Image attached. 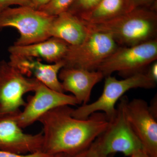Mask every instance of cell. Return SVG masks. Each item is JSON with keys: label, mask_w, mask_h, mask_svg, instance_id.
I'll return each mask as SVG.
<instances>
[{"label": "cell", "mask_w": 157, "mask_h": 157, "mask_svg": "<svg viewBox=\"0 0 157 157\" xmlns=\"http://www.w3.org/2000/svg\"><path fill=\"white\" fill-rule=\"evenodd\" d=\"M70 106L56 107L39 120L43 128L42 151L75 157L88 148L105 130L109 121L104 113H94L85 119L73 117Z\"/></svg>", "instance_id": "6da1fadb"}, {"label": "cell", "mask_w": 157, "mask_h": 157, "mask_svg": "<svg viewBox=\"0 0 157 157\" xmlns=\"http://www.w3.org/2000/svg\"><path fill=\"white\" fill-rule=\"evenodd\" d=\"M85 22L92 30L110 35L119 46H134L157 39V9L140 8L103 22Z\"/></svg>", "instance_id": "7a4b0ae2"}, {"label": "cell", "mask_w": 157, "mask_h": 157, "mask_svg": "<svg viewBox=\"0 0 157 157\" xmlns=\"http://www.w3.org/2000/svg\"><path fill=\"white\" fill-rule=\"evenodd\" d=\"M156 83L148 77L146 73H136L122 80L117 79L111 75L107 76L103 92L98 100L91 104L82 105L77 109H73L72 115L76 118L85 119L94 113L101 112L110 121L116 113L117 102L125 93L137 88H154Z\"/></svg>", "instance_id": "3957f363"}, {"label": "cell", "mask_w": 157, "mask_h": 157, "mask_svg": "<svg viewBox=\"0 0 157 157\" xmlns=\"http://www.w3.org/2000/svg\"><path fill=\"white\" fill-rule=\"evenodd\" d=\"M54 17L28 6L9 7L0 12V30L16 29L20 37L14 45H30L50 38L49 29Z\"/></svg>", "instance_id": "277c9868"}, {"label": "cell", "mask_w": 157, "mask_h": 157, "mask_svg": "<svg viewBox=\"0 0 157 157\" xmlns=\"http://www.w3.org/2000/svg\"><path fill=\"white\" fill-rule=\"evenodd\" d=\"M143 149L142 144L126 119L120 102L115 116L109 121L107 128L86 151L91 153L106 155L120 152L130 156L135 152Z\"/></svg>", "instance_id": "5b68a950"}, {"label": "cell", "mask_w": 157, "mask_h": 157, "mask_svg": "<svg viewBox=\"0 0 157 157\" xmlns=\"http://www.w3.org/2000/svg\"><path fill=\"white\" fill-rule=\"evenodd\" d=\"M157 59V39L132 46H119L101 63L98 70L104 77L114 72L128 77L144 70Z\"/></svg>", "instance_id": "8992f818"}, {"label": "cell", "mask_w": 157, "mask_h": 157, "mask_svg": "<svg viewBox=\"0 0 157 157\" xmlns=\"http://www.w3.org/2000/svg\"><path fill=\"white\" fill-rule=\"evenodd\" d=\"M119 47L109 34L89 29L83 42L76 45H69L62 60L64 67L97 70L101 63Z\"/></svg>", "instance_id": "52a82bcc"}, {"label": "cell", "mask_w": 157, "mask_h": 157, "mask_svg": "<svg viewBox=\"0 0 157 157\" xmlns=\"http://www.w3.org/2000/svg\"><path fill=\"white\" fill-rule=\"evenodd\" d=\"M40 82L23 74L9 62H0V116L14 115L25 106L24 96L34 92Z\"/></svg>", "instance_id": "ba28073f"}, {"label": "cell", "mask_w": 157, "mask_h": 157, "mask_svg": "<svg viewBox=\"0 0 157 157\" xmlns=\"http://www.w3.org/2000/svg\"><path fill=\"white\" fill-rule=\"evenodd\" d=\"M120 100L126 119L144 149L151 157H157V114L142 99L129 101L123 96Z\"/></svg>", "instance_id": "9c48e42d"}, {"label": "cell", "mask_w": 157, "mask_h": 157, "mask_svg": "<svg viewBox=\"0 0 157 157\" xmlns=\"http://www.w3.org/2000/svg\"><path fill=\"white\" fill-rule=\"evenodd\" d=\"M29 96L22 111L14 115L21 128H26L51 109L63 106H75L78 101L73 95H67L49 88L40 82Z\"/></svg>", "instance_id": "30bf717a"}, {"label": "cell", "mask_w": 157, "mask_h": 157, "mask_svg": "<svg viewBox=\"0 0 157 157\" xmlns=\"http://www.w3.org/2000/svg\"><path fill=\"white\" fill-rule=\"evenodd\" d=\"M22 129L14 115L0 116V150L20 154L42 151V132L32 135Z\"/></svg>", "instance_id": "8fae6325"}, {"label": "cell", "mask_w": 157, "mask_h": 157, "mask_svg": "<svg viewBox=\"0 0 157 157\" xmlns=\"http://www.w3.org/2000/svg\"><path fill=\"white\" fill-rule=\"evenodd\" d=\"M58 77L64 92H70L78 104H87L93 88L104 78L99 70L90 71L79 68L63 67Z\"/></svg>", "instance_id": "7c38bea8"}, {"label": "cell", "mask_w": 157, "mask_h": 157, "mask_svg": "<svg viewBox=\"0 0 157 157\" xmlns=\"http://www.w3.org/2000/svg\"><path fill=\"white\" fill-rule=\"evenodd\" d=\"M9 63L25 76H33L51 89L64 93L58 77L60 70L64 67L63 61L46 64L33 58L10 55Z\"/></svg>", "instance_id": "4fadbf2b"}, {"label": "cell", "mask_w": 157, "mask_h": 157, "mask_svg": "<svg viewBox=\"0 0 157 157\" xmlns=\"http://www.w3.org/2000/svg\"><path fill=\"white\" fill-rule=\"evenodd\" d=\"M69 44L61 39H49L30 45H13L9 48L10 55L33 58H41L50 63H56L63 59L67 52Z\"/></svg>", "instance_id": "5bb4252c"}, {"label": "cell", "mask_w": 157, "mask_h": 157, "mask_svg": "<svg viewBox=\"0 0 157 157\" xmlns=\"http://www.w3.org/2000/svg\"><path fill=\"white\" fill-rule=\"evenodd\" d=\"M89 32V29L82 20L68 11L55 16L49 29L50 38L61 39L70 45L80 44Z\"/></svg>", "instance_id": "9a60e30c"}, {"label": "cell", "mask_w": 157, "mask_h": 157, "mask_svg": "<svg viewBox=\"0 0 157 157\" xmlns=\"http://www.w3.org/2000/svg\"><path fill=\"white\" fill-rule=\"evenodd\" d=\"M126 13V0H102L92 11L80 18L87 23H97Z\"/></svg>", "instance_id": "2e32d148"}, {"label": "cell", "mask_w": 157, "mask_h": 157, "mask_svg": "<svg viewBox=\"0 0 157 157\" xmlns=\"http://www.w3.org/2000/svg\"><path fill=\"white\" fill-rule=\"evenodd\" d=\"M101 1L102 0H75L67 11L81 18L92 11Z\"/></svg>", "instance_id": "e0dca14e"}, {"label": "cell", "mask_w": 157, "mask_h": 157, "mask_svg": "<svg viewBox=\"0 0 157 157\" xmlns=\"http://www.w3.org/2000/svg\"><path fill=\"white\" fill-rule=\"evenodd\" d=\"M75 0H50L39 10L50 16H56L68 11Z\"/></svg>", "instance_id": "ac0fdd59"}, {"label": "cell", "mask_w": 157, "mask_h": 157, "mask_svg": "<svg viewBox=\"0 0 157 157\" xmlns=\"http://www.w3.org/2000/svg\"><path fill=\"white\" fill-rule=\"evenodd\" d=\"M127 12L140 8L157 9V0H126Z\"/></svg>", "instance_id": "d6986e66"}, {"label": "cell", "mask_w": 157, "mask_h": 157, "mask_svg": "<svg viewBox=\"0 0 157 157\" xmlns=\"http://www.w3.org/2000/svg\"><path fill=\"white\" fill-rule=\"evenodd\" d=\"M13 5L28 6L33 8L31 0H0V12Z\"/></svg>", "instance_id": "ffe728a7"}, {"label": "cell", "mask_w": 157, "mask_h": 157, "mask_svg": "<svg viewBox=\"0 0 157 157\" xmlns=\"http://www.w3.org/2000/svg\"><path fill=\"white\" fill-rule=\"evenodd\" d=\"M53 155L47 154L42 151L27 154H20L11 152L0 150V157H52Z\"/></svg>", "instance_id": "44dd1931"}, {"label": "cell", "mask_w": 157, "mask_h": 157, "mask_svg": "<svg viewBox=\"0 0 157 157\" xmlns=\"http://www.w3.org/2000/svg\"><path fill=\"white\" fill-rule=\"evenodd\" d=\"M151 80L154 81L156 83L157 82V62L156 61L153 62L149 68L148 71L146 73Z\"/></svg>", "instance_id": "7402d4cb"}, {"label": "cell", "mask_w": 157, "mask_h": 157, "mask_svg": "<svg viewBox=\"0 0 157 157\" xmlns=\"http://www.w3.org/2000/svg\"><path fill=\"white\" fill-rule=\"evenodd\" d=\"M50 0H31L33 8L39 10L50 2Z\"/></svg>", "instance_id": "603a6c76"}, {"label": "cell", "mask_w": 157, "mask_h": 157, "mask_svg": "<svg viewBox=\"0 0 157 157\" xmlns=\"http://www.w3.org/2000/svg\"><path fill=\"white\" fill-rule=\"evenodd\" d=\"M113 155H104L96 154L91 153L85 150L75 157H113Z\"/></svg>", "instance_id": "cb8c5ba5"}, {"label": "cell", "mask_w": 157, "mask_h": 157, "mask_svg": "<svg viewBox=\"0 0 157 157\" xmlns=\"http://www.w3.org/2000/svg\"><path fill=\"white\" fill-rule=\"evenodd\" d=\"M130 157H151L144 149H140L135 152Z\"/></svg>", "instance_id": "d4e9b609"}, {"label": "cell", "mask_w": 157, "mask_h": 157, "mask_svg": "<svg viewBox=\"0 0 157 157\" xmlns=\"http://www.w3.org/2000/svg\"><path fill=\"white\" fill-rule=\"evenodd\" d=\"M52 157H72L69 155L65 154L60 153L58 154L53 155Z\"/></svg>", "instance_id": "484cf974"}]
</instances>
